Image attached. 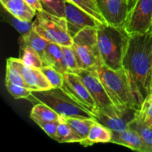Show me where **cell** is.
<instances>
[{"label":"cell","instance_id":"6da1fadb","mask_svg":"<svg viewBox=\"0 0 152 152\" xmlns=\"http://www.w3.org/2000/svg\"><path fill=\"white\" fill-rule=\"evenodd\" d=\"M123 67L143 101L151 93L152 83V30L130 37Z\"/></svg>","mask_w":152,"mask_h":152},{"label":"cell","instance_id":"7a4b0ae2","mask_svg":"<svg viewBox=\"0 0 152 152\" xmlns=\"http://www.w3.org/2000/svg\"><path fill=\"white\" fill-rule=\"evenodd\" d=\"M97 73L115 106L121 109L132 108L137 111L140 109L143 101L135 91L124 68L113 70L102 65L97 70Z\"/></svg>","mask_w":152,"mask_h":152},{"label":"cell","instance_id":"3957f363","mask_svg":"<svg viewBox=\"0 0 152 152\" xmlns=\"http://www.w3.org/2000/svg\"><path fill=\"white\" fill-rule=\"evenodd\" d=\"M97 42L103 65L113 70L123 68L130 36L123 28L102 24L97 28Z\"/></svg>","mask_w":152,"mask_h":152},{"label":"cell","instance_id":"277c9868","mask_svg":"<svg viewBox=\"0 0 152 152\" xmlns=\"http://www.w3.org/2000/svg\"><path fill=\"white\" fill-rule=\"evenodd\" d=\"M31 97L38 102L46 104L62 117L93 118L94 116L72 99L61 88L33 91Z\"/></svg>","mask_w":152,"mask_h":152},{"label":"cell","instance_id":"5b68a950","mask_svg":"<svg viewBox=\"0 0 152 152\" xmlns=\"http://www.w3.org/2000/svg\"><path fill=\"white\" fill-rule=\"evenodd\" d=\"M96 29L87 28L73 37L71 47L80 69L97 71L103 65L98 46Z\"/></svg>","mask_w":152,"mask_h":152},{"label":"cell","instance_id":"8992f818","mask_svg":"<svg viewBox=\"0 0 152 152\" xmlns=\"http://www.w3.org/2000/svg\"><path fill=\"white\" fill-rule=\"evenodd\" d=\"M33 29L50 42L62 46H71L73 38L69 34L65 17L42 10L37 11Z\"/></svg>","mask_w":152,"mask_h":152},{"label":"cell","instance_id":"52a82bcc","mask_svg":"<svg viewBox=\"0 0 152 152\" xmlns=\"http://www.w3.org/2000/svg\"><path fill=\"white\" fill-rule=\"evenodd\" d=\"M123 28L130 37L152 30V0H136L129 10Z\"/></svg>","mask_w":152,"mask_h":152},{"label":"cell","instance_id":"ba28073f","mask_svg":"<svg viewBox=\"0 0 152 152\" xmlns=\"http://www.w3.org/2000/svg\"><path fill=\"white\" fill-rule=\"evenodd\" d=\"M61 88L94 117L96 116L98 111L96 102L77 74L73 73L63 74V84Z\"/></svg>","mask_w":152,"mask_h":152},{"label":"cell","instance_id":"9c48e42d","mask_svg":"<svg viewBox=\"0 0 152 152\" xmlns=\"http://www.w3.org/2000/svg\"><path fill=\"white\" fill-rule=\"evenodd\" d=\"M74 74H77L81 78L82 81L93 96L98 111H108L115 107L108 96L97 71L78 69Z\"/></svg>","mask_w":152,"mask_h":152},{"label":"cell","instance_id":"30bf717a","mask_svg":"<svg viewBox=\"0 0 152 152\" xmlns=\"http://www.w3.org/2000/svg\"><path fill=\"white\" fill-rule=\"evenodd\" d=\"M65 17L67 20L68 32L72 38L86 28H98L102 24L68 0L65 2Z\"/></svg>","mask_w":152,"mask_h":152},{"label":"cell","instance_id":"8fae6325","mask_svg":"<svg viewBox=\"0 0 152 152\" xmlns=\"http://www.w3.org/2000/svg\"><path fill=\"white\" fill-rule=\"evenodd\" d=\"M137 111L132 108L121 109L115 106L108 111H97L94 118L113 132H122L129 129V123L134 119Z\"/></svg>","mask_w":152,"mask_h":152},{"label":"cell","instance_id":"7c38bea8","mask_svg":"<svg viewBox=\"0 0 152 152\" xmlns=\"http://www.w3.org/2000/svg\"><path fill=\"white\" fill-rule=\"evenodd\" d=\"M106 24L123 28L131 8L129 0H95Z\"/></svg>","mask_w":152,"mask_h":152},{"label":"cell","instance_id":"4fadbf2b","mask_svg":"<svg viewBox=\"0 0 152 152\" xmlns=\"http://www.w3.org/2000/svg\"><path fill=\"white\" fill-rule=\"evenodd\" d=\"M7 61L20 71L24 80L33 91L48 90L53 88L39 68L26 65L19 58L10 57Z\"/></svg>","mask_w":152,"mask_h":152},{"label":"cell","instance_id":"5bb4252c","mask_svg":"<svg viewBox=\"0 0 152 152\" xmlns=\"http://www.w3.org/2000/svg\"><path fill=\"white\" fill-rule=\"evenodd\" d=\"M111 142L123 145L134 151L145 152L142 139L136 131L128 129L122 132H113Z\"/></svg>","mask_w":152,"mask_h":152},{"label":"cell","instance_id":"9a60e30c","mask_svg":"<svg viewBox=\"0 0 152 152\" xmlns=\"http://www.w3.org/2000/svg\"><path fill=\"white\" fill-rule=\"evenodd\" d=\"M113 132L108 127L96 121L90 129L88 136L79 143L85 147L91 146L96 143L111 142Z\"/></svg>","mask_w":152,"mask_h":152},{"label":"cell","instance_id":"2e32d148","mask_svg":"<svg viewBox=\"0 0 152 152\" xmlns=\"http://www.w3.org/2000/svg\"><path fill=\"white\" fill-rule=\"evenodd\" d=\"M3 8L13 16L26 21H32L37 14L25 0H0Z\"/></svg>","mask_w":152,"mask_h":152},{"label":"cell","instance_id":"e0dca14e","mask_svg":"<svg viewBox=\"0 0 152 152\" xmlns=\"http://www.w3.org/2000/svg\"><path fill=\"white\" fill-rule=\"evenodd\" d=\"M129 129L136 131L143 142L145 152H152V130L149 126L141 119L137 111L134 120L129 123Z\"/></svg>","mask_w":152,"mask_h":152},{"label":"cell","instance_id":"ac0fdd59","mask_svg":"<svg viewBox=\"0 0 152 152\" xmlns=\"http://www.w3.org/2000/svg\"><path fill=\"white\" fill-rule=\"evenodd\" d=\"M45 63L57 70L62 74H65L62 66V46L48 42L45 49Z\"/></svg>","mask_w":152,"mask_h":152},{"label":"cell","instance_id":"d6986e66","mask_svg":"<svg viewBox=\"0 0 152 152\" xmlns=\"http://www.w3.org/2000/svg\"><path fill=\"white\" fill-rule=\"evenodd\" d=\"M19 44H20L19 59L23 62L24 64L39 69L45 66L39 53L31 46L28 45L22 40H19Z\"/></svg>","mask_w":152,"mask_h":152},{"label":"cell","instance_id":"ffe728a7","mask_svg":"<svg viewBox=\"0 0 152 152\" xmlns=\"http://www.w3.org/2000/svg\"><path fill=\"white\" fill-rule=\"evenodd\" d=\"M20 40L31 46L40 56L42 59L45 65V49L48 41L43 38L38 33L36 32L34 29L31 30L30 32L27 33L25 35L21 36ZM46 66V65H45Z\"/></svg>","mask_w":152,"mask_h":152},{"label":"cell","instance_id":"44dd1931","mask_svg":"<svg viewBox=\"0 0 152 152\" xmlns=\"http://www.w3.org/2000/svg\"><path fill=\"white\" fill-rule=\"evenodd\" d=\"M30 117L34 121H59L61 117L50 106L43 102H39L33 107Z\"/></svg>","mask_w":152,"mask_h":152},{"label":"cell","instance_id":"7402d4cb","mask_svg":"<svg viewBox=\"0 0 152 152\" xmlns=\"http://www.w3.org/2000/svg\"><path fill=\"white\" fill-rule=\"evenodd\" d=\"M54 140L58 142H80L82 138L74 132L67 122L61 117Z\"/></svg>","mask_w":152,"mask_h":152},{"label":"cell","instance_id":"603a6c76","mask_svg":"<svg viewBox=\"0 0 152 152\" xmlns=\"http://www.w3.org/2000/svg\"><path fill=\"white\" fill-rule=\"evenodd\" d=\"M70 125L74 132L82 138V140L88 136L92 125L96 122L93 118H79V117H62Z\"/></svg>","mask_w":152,"mask_h":152},{"label":"cell","instance_id":"cb8c5ba5","mask_svg":"<svg viewBox=\"0 0 152 152\" xmlns=\"http://www.w3.org/2000/svg\"><path fill=\"white\" fill-rule=\"evenodd\" d=\"M62 66L65 73H74L80 69L71 46H62Z\"/></svg>","mask_w":152,"mask_h":152},{"label":"cell","instance_id":"d4e9b609","mask_svg":"<svg viewBox=\"0 0 152 152\" xmlns=\"http://www.w3.org/2000/svg\"><path fill=\"white\" fill-rule=\"evenodd\" d=\"M68 1L74 3L82 10L88 13L101 23L106 24L105 19H103L99 8H98L95 0H68Z\"/></svg>","mask_w":152,"mask_h":152},{"label":"cell","instance_id":"484cf974","mask_svg":"<svg viewBox=\"0 0 152 152\" xmlns=\"http://www.w3.org/2000/svg\"><path fill=\"white\" fill-rule=\"evenodd\" d=\"M4 10L6 11V13L5 15L3 16V17L5 19L6 22L11 25L21 34V36L25 35L33 29L32 21H26L21 19L16 16H13V14L7 12L6 10Z\"/></svg>","mask_w":152,"mask_h":152},{"label":"cell","instance_id":"4316f807","mask_svg":"<svg viewBox=\"0 0 152 152\" xmlns=\"http://www.w3.org/2000/svg\"><path fill=\"white\" fill-rule=\"evenodd\" d=\"M43 10L58 16L65 17L66 0H39Z\"/></svg>","mask_w":152,"mask_h":152},{"label":"cell","instance_id":"83f0119b","mask_svg":"<svg viewBox=\"0 0 152 152\" xmlns=\"http://www.w3.org/2000/svg\"><path fill=\"white\" fill-rule=\"evenodd\" d=\"M5 81L10 82L13 84L23 86V87L27 88H29V86H28V84L24 80L20 71L17 68H15L8 61H7V65H6Z\"/></svg>","mask_w":152,"mask_h":152},{"label":"cell","instance_id":"f1b7e54d","mask_svg":"<svg viewBox=\"0 0 152 152\" xmlns=\"http://www.w3.org/2000/svg\"><path fill=\"white\" fill-rule=\"evenodd\" d=\"M53 88H61L63 84V74L51 66H44L40 68Z\"/></svg>","mask_w":152,"mask_h":152},{"label":"cell","instance_id":"f546056e","mask_svg":"<svg viewBox=\"0 0 152 152\" xmlns=\"http://www.w3.org/2000/svg\"><path fill=\"white\" fill-rule=\"evenodd\" d=\"M5 87L14 99H28L32 95L33 91L21 86H17L10 82L5 81Z\"/></svg>","mask_w":152,"mask_h":152},{"label":"cell","instance_id":"4dcf8cb0","mask_svg":"<svg viewBox=\"0 0 152 152\" xmlns=\"http://www.w3.org/2000/svg\"><path fill=\"white\" fill-rule=\"evenodd\" d=\"M138 114L145 123L149 126L152 123V94H149L142 102Z\"/></svg>","mask_w":152,"mask_h":152},{"label":"cell","instance_id":"1f68e13d","mask_svg":"<svg viewBox=\"0 0 152 152\" xmlns=\"http://www.w3.org/2000/svg\"><path fill=\"white\" fill-rule=\"evenodd\" d=\"M59 121H42V120H35V123L48 135L50 137L54 140L56 137L57 128L59 126Z\"/></svg>","mask_w":152,"mask_h":152},{"label":"cell","instance_id":"d6a6232c","mask_svg":"<svg viewBox=\"0 0 152 152\" xmlns=\"http://www.w3.org/2000/svg\"><path fill=\"white\" fill-rule=\"evenodd\" d=\"M26 2L36 11H42L43 10L42 6L40 3L39 0H25Z\"/></svg>","mask_w":152,"mask_h":152},{"label":"cell","instance_id":"836d02e7","mask_svg":"<svg viewBox=\"0 0 152 152\" xmlns=\"http://www.w3.org/2000/svg\"><path fill=\"white\" fill-rule=\"evenodd\" d=\"M135 1H136V0H131V7L133 5V4L135 2Z\"/></svg>","mask_w":152,"mask_h":152},{"label":"cell","instance_id":"e575fe53","mask_svg":"<svg viewBox=\"0 0 152 152\" xmlns=\"http://www.w3.org/2000/svg\"><path fill=\"white\" fill-rule=\"evenodd\" d=\"M149 126H150V127H151V130H152V123L149 125Z\"/></svg>","mask_w":152,"mask_h":152},{"label":"cell","instance_id":"d590c367","mask_svg":"<svg viewBox=\"0 0 152 152\" xmlns=\"http://www.w3.org/2000/svg\"><path fill=\"white\" fill-rule=\"evenodd\" d=\"M150 94H152V85H151V93H150Z\"/></svg>","mask_w":152,"mask_h":152},{"label":"cell","instance_id":"8d00e7d4","mask_svg":"<svg viewBox=\"0 0 152 152\" xmlns=\"http://www.w3.org/2000/svg\"><path fill=\"white\" fill-rule=\"evenodd\" d=\"M129 2H130V5H131V0H129Z\"/></svg>","mask_w":152,"mask_h":152},{"label":"cell","instance_id":"74e56055","mask_svg":"<svg viewBox=\"0 0 152 152\" xmlns=\"http://www.w3.org/2000/svg\"><path fill=\"white\" fill-rule=\"evenodd\" d=\"M151 85H152V83H151Z\"/></svg>","mask_w":152,"mask_h":152}]
</instances>
